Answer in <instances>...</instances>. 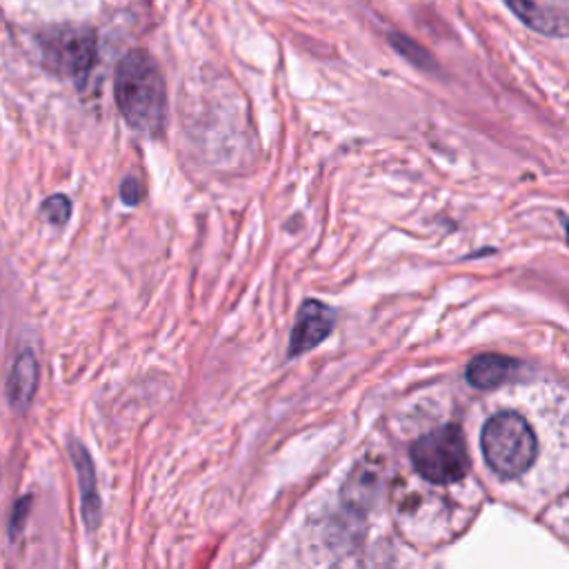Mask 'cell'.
I'll return each mask as SVG.
<instances>
[{
    "label": "cell",
    "mask_w": 569,
    "mask_h": 569,
    "mask_svg": "<svg viewBox=\"0 0 569 569\" xmlns=\"http://www.w3.org/2000/svg\"><path fill=\"white\" fill-rule=\"evenodd\" d=\"M116 102L122 118L144 136H158L167 118V91L156 60L140 49L124 53L116 69Z\"/></svg>",
    "instance_id": "1"
},
{
    "label": "cell",
    "mask_w": 569,
    "mask_h": 569,
    "mask_svg": "<svg viewBox=\"0 0 569 569\" xmlns=\"http://www.w3.org/2000/svg\"><path fill=\"white\" fill-rule=\"evenodd\" d=\"M480 447L487 465L502 478L525 473L538 453L536 436L529 422L516 411L491 416L482 427Z\"/></svg>",
    "instance_id": "2"
},
{
    "label": "cell",
    "mask_w": 569,
    "mask_h": 569,
    "mask_svg": "<svg viewBox=\"0 0 569 569\" xmlns=\"http://www.w3.org/2000/svg\"><path fill=\"white\" fill-rule=\"evenodd\" d=\"M411 462L433 485L462 480L469 471V451L460 427L447 425L418 438L411 447Z\"/></svg>",
    "instance_id": "3"
},
{
    "label": "cell",
    "mask_w": 569,
    "mask_h": 569,
    "mask_svg": "<svg viewBox=\"0 0 569 569\" xmlns=\"http://www.w3.org/2000/svg\"><path fill=\"white\" fill-rule=\"evenodd\" d=\"M44 64L67 78L82 80L96 62V31L78 24H60L40 33Z\"/></svg>",
    "instance_id": "4"
},
{
    "label": "cell",
    "mask_w": 569,
    "mask_h": 569,
    "mask_svg": "<svg viewBox=\"0 0 569 569\" xmlns=\"http://www.w3.org/2000/svg\"><path fill=\"white\" fill-rule=\"evenodd\" d=\"M336 327V311L320 300H305L298 309L289 340V358L302 356L318 347Z\"/></svg>",
    "instance_id": "5"
},
{
    "label": "cell",
    "mask_w": 569,
    "mask_h": 569,
    "mask_svg": "<svg viewBox=\"0 0 569 569\" xmlns=\"http://www.w3.org/2000/svg\"><path fill=\"white\" fill-rule=\"evenodd\" d=\"M69 453H71V460H73V467H76V473H78L80 507H82L84 527L89 531H96V527L100 525L102 505H100V493H98V485H96V469H93L91 456L82 447V442H78V440H71Z\"/></svg>",
    "instance_id": "6"
},
{
    "label": "cell",
    "mask_w": 569,
    "mask_h": 569,
    "mask_svg": "<svg viewBox=\"0 0 569 569\" xmlns=\"http://www.w3.org/2000/svg\"><path fill=\"white\" fill-rule=\"evenodd\" d=\"M38 360L31 351H22L9 376H7V385H4V391H7V400L13 409H27L36 396V387H38Z\"/></svg>",
    "instance_id": "7"
},
{
    "label": "cell",
    "mask_w": 569,
    "mask_h": 569,
    "mask_svg": "<svg viewBox=\"0 0 569 569\" xmlns=\"http://www.w3.org/2000/svg\"><path fill=\"white\" fill-rule=\"evenodd\" d=\"M516 360L500 353H480L467 365V382L476 389H493L507 382L516 371Z\"/></svg>",
    "instance_id": "8"
},
{
    "label": "cell",
    "mask_w": 569,
    "mask_h": 569,
    "mask_svg": "<svg viewBox=\"0 0 569 569\" xmlns=\"http://www.w3.org/2000/svg\"><path fill=\"white\" fill-rule=\"evenodd\" d=\"M529 29L545 36H565V20L533 0H502Z\"/></svg>",
    "instance_id": "9"
},
{
    "label": "cell",
    "mask_w": 569,
    "mask_h": 569,
    "mask_svg": "<svg viewBox=\"0 0 569 569\" xmlns=\"http://www.w3.org/2000/svg\"><path fill=\"white\" fill-rule=\"evenodd\" d=\"M389 42L396 47V51L398 53H402L411 64H416V67H420V69H436V60H433V56L427 51V49H422L416 40H411V38H407V36H402V33H389Z\"/></svg>",
    "instance_id": "10"
},
{
    "label": "cell",
    "mask_w": 569,
    "mask_h": 569,
    "mask_svg": "<svg viewBox=\"0 0 569 569\" xmlns=\"http://www.w3.org/2000/svg\"><path fill=\"white\" fill-rule=\"evenodd\" d=\"M42 213H44V218H47L53 227H62V224H67V220H69L71 202H69L67 196L53 193V196H49V198L42 202Z\"/></svg>",
    "instance_id": "11"
},
{
    "label": "cell",
    "mask_w": 569,
    "mask_h": 569,
    "mask_svg": "<svg viewBox=\"0 0 569 569\" xmlns=\"http://www.w3.org/2000/svg\"><path fill=\"white\" fill-rule=\"evenodd\" d=\"M29 505H31V498L29 496H22L16 505H13V511H11V518H9V536L16 538L24 525V516L29 513Z\"/></svg>",
    "instance_id": "12"
},
{
    "label": "cell",
    "mask_w": 569,
    "mask_h": 569,
    "mask_svg": "<svg viewBox=\"0 0 569 569\" xmlns=\"http://www.w3.org/2000/svg\"><path fill=\"white\" fill-rule=\"evenodd\" d=\"M140 196H142V187H140L138 178L127 176V178L122 180V184H120V198H122V202L133 207V204L140 202Z\"/></svg>",
    "instance_id": "13"
}]
</instances>
